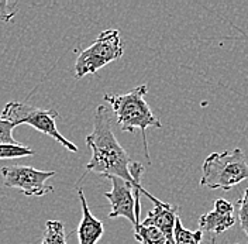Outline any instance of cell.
I'll return each instance as SVG.
<instances>
[{
  "label": "cell",
  "mask_w": 248,
  "mask_h": 244,
  "mask_svg": "<svg viewBox=\"0 0 248 244\" xmlns=\"http://www.w3.org/2000/svg\"><path fill=\"white\" fill-rule=\"evenodd\" d=\"M86 144L92 150V158L85 167L88 172H96L102 177H119L133 183L134 189L141 183L144 167L131 161L130 155L117 141L111 129V119L106 106L96 107L93 119V131L86 136Z\"/></svg>",
  "instance_id": "1"
},
{
  "label": "cell",
  "mask_w": 248,
  "mask_h": 244,
  "mask_svg": "<svg viewBox=\"0 0 248 244\" xmlns=\"http://www.w3.org/2000/svg\"><path fill=\"white\" fill-rule=\"evenodd\" d=\"M147 92H148L147 85H139L128 93L105 95L103 99L111 106L113 113L116 114V119H117V124L123 131L134 133L136 129H140L141 136H142V144H144V154L150 163L145 130L148 127L161 129L162 124L159 119L155 117L154 112L151 110L150 105L145 102Z\"/></svg>",
  "instance_id": "2"
},
{
  "label": "cell",
  "mask_w": 248,
  "mask_h": 244,
  "mask_svg": "<svg viewBox=\"0 0 248 244\" xmlns=\"http://www.w3.org/2000/svg\"><path fill=\"white\" fill-rule=\"evenodd\" d=\"M248 179V164L241 148L210 154L202 165L201 185L210 189L230 191Z\"/></svg>",
  "instance_id": "3"
},
{
  "label": "cell",
  "mask_w": 248,
  "mask_h": 244,
  "mask_svg": "<svg viewBox=\"0 0 248 244\" xmlns=\"http://www.w3.org/2000/svg\"><path fill=\"white\" fill-rule=\"evenodd\" d=\"M1 119L15 124L16 127L20 124H29L38 130L40 133L49 136L62 144L66 150L77 153L78 147L71 143L69 140L62 136L57 129L55 119L58 117V112L52 109H40V107L31 106L27 103H20V102H9L3 110L0 112Z\"/></svg>",
  "instance_id": "4"
},
{
  "label": "cell",
  "mask_w": 248,
  "mask_h": 244,
  "mask_svg": "<svg viewBox=\"0 0 248 244\" xmlns=\"http://www.w3.org/2000/svg\"><path fill=\"white\" fill-rule=\"evenodd\" d=\"M124 48L119 30L102 31L75 62V78L82 79L88 74H96L100 68L123 57Z\"/></svg>",
  "instance_id": "5"
},
{
  "label": "cell",
  "mask_w": 248,
  "mask_h": 244,
  "mask_svg": "<svg viewBox=\"0 0 248 244\" xmlns=\"http://www.w3.org/2000/svg\"><path fill=\"white\" fill-rule=\"evenodd\" d=\"M6 188H17L26 196H44L54 192L46 181L55 175L54 171H43L29 165H7L0 169Z\"/></svg>",
  "instance_id": "6"
},
{
  "label": "cell",
  "mask_w": 248,
  "mask_h": 244,
  "mask_svg": "<svg viewBox=\"0 0 248 244\" xmlns=\"http://www.w3.org/2000/svg\"><path fill=\"white\" fill-rule=\"evenodd\" d=\"M108 179L111 182V191L105 192V198H108L111 205L108 217H124L131 222L133 228L139 226L140 223L136 217V196L133 183L127 182L119 177H108Z\"/></svg>",
  "instance_id": "7"
},
{
  "label": "cell",
  "mask_w": 248,
  "mask_h": 244,
  "mask_svg": "<svg viewBox=\"0 0 248 244\" xmlns=\"http://www.w3.org/2000/svg\"><path fill=\"white\" fill-rule=\"evenodd\" d=\"M141 194L145 195L154 203V209L147 214V217L141 222L145 226H154L159 230L168 244H175L173 240V229H175V223L176 219L179 217V206H172L170 203H165L159 199L153 196L150 192H147L144 188H141Z\"/></svg>",
  "instance_id": "8"
},
{
  "label": "cell",
  "mask_w": 248,
  "mask_h": 244,
  "mask_svg": "<svg viewBox=\"0 0 248 244\" xmlns=\"http://www.w3.org/2000/svg\"><path fill=\"white\" fill-rule=\"evenodd\" d=\"M78 196H79L80 206H82V220H80L77 230L79 244H97V242L102 239V236L105 233V226L91 212L82 188L78 189Z\"/></svg>",
  "instance_id": "9"
},
{
  "label": "cell",
  "mask_w": 248,
  "mask_h": 244,
  "mask_svg": "<svg viewBox=\"0 0 248 244\" xmlns=\"http://www.w3.org/2000/svg\"><path fill=\"white\" fill-rule=\"evenodd\" d=\"M235 225V217L234 214H224L212 211L207 213L202 214L199 217V226L202 231H212L215 234H221L226 230L232 229Z\"/></svg>",
  "instance_id": "10"
},
{
  "label": "cell",
  "mask_w": 248,
  "mask_h": 244,
  "mask_svg": "<svg viewBox=\"0 0 248 244\" xmlns=\"http://www.w3.org/2000/svg\"><path fill=\"white\" fill-rule=\"evenodd\" d=\"M134 237L139 244H168L165 236L156 228L145 226L141 222L139 226L134 228Z\"/></svg>",
  "instance_id": "11"
},
{
  "label": "cell",
  "mask_w": 248,
  "mask_h": 244,
  "mask_svg": "<svg viewBox=\"0 0 248 244\" xmlns=\"http://www.w3.org/2000/svg\"><path fill=\"white\" fill-rule=\"evenodd\" d=\"M41 244H66L65 226L60 220H48Z\"/></svg>",
  "instance_id": "12"
},
{
  "label": "cell",
  "mask_w": 248,
  "mask_h": 244,
  "mask_svg": "<svg viewBox=\"0 0 248 244\" xmlns=\"http://www.w3.org/2000/svg\"><path fill=\"white\" fill-rule=\"evenodd\" d=\"M202 239H203V231L201 229L195 230V231L185 229L181 217L176 219L175 229H173L175 244H201Z\"/></svg>",
  "instance_id": "13"
},
{
  "label": "cell",
  "mask_w": 248,
  "mask_h": 244,
  "mask_svg": "<svg viewBox=\"0 0 248 244\" xmlns=\"http://www.w3.org/2000/svg\"><path fill=\"white\" fill-rule=\"evenodd\" d=\"M15 124L1 119L0 116V146H17L18 143L13 137Z\"/></svg>",
  "instance_id": "14"
},
{
  "label": "cell",
  "mask_w": 248,
  "mask_h": 244,
  "mask_svg": "<svg viewBox=\"0 0 248 244\" xmlns=\"http://www.w3.org/2000/svg\"><path fill=\"white\" fill-rule=\"evenodd\" d=\"M238 205V220L241 225V229L244 230V233L248 237V188L244 191L243 198L237 202Z\"/></svg>",
  "instance_id": "15"
},
{
  "label": "cell",
  "mask_w": 248,
  "mask_h": 244,
  "mask_svg": "<svg viewBox=\"0 0 248 244\" xmlns=\"http://www.w3.org/2000/svg\"><path fill=\"white\" fill-rule=\"evenodd\" d=\"M17 1H9V0H4V1H0V20L9 23L13 20V17L17 13Z\"/></svg>",
  "instance_id": "16"
},
{
  "label": "cell",
  "mask_w": 248,
  "mask_h": 244,
  "mask_svg": "<svg viewBox=\"0 0 248 244\" xmlns=\"http://www.w3.org/2000/svg\"><path fill=\"white\" fill-rule=\"evenodd\" d=\"M215 211L224 214H232L234 213V205L226 199H216L215 200Z\"/></svg>",
  "instance_id": "17"
},
{
  "label": "cell",
  "mask_w": 248,
  "mask_h": 244,
  "mask_svg": "<svg viewBox=\"0 0 248 244\" xmlns=\"http://www.w3.org/2000/svg\"><path fill=\"white\" fill-rule=\"evenodd\" d=\"M210 244H217V242H216V237H213V239H212V240H210Z\"/></svg>",
  "instance_id": "18"
}]
</instances>
